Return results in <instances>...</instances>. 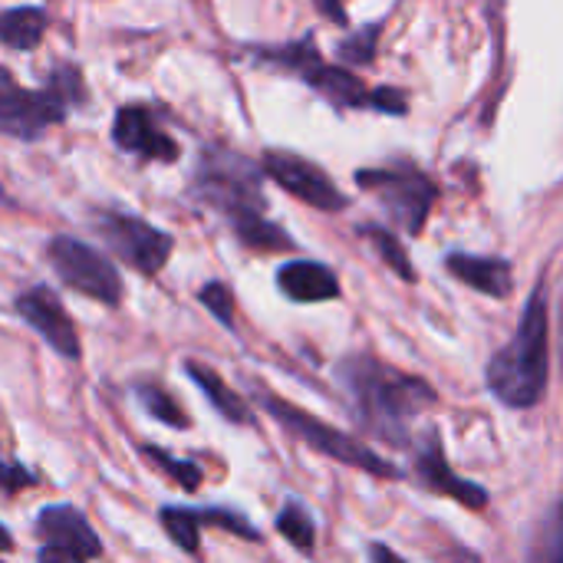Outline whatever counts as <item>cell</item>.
Instances as JSON below:
<instances>
[{"label":"cell","instance_id":"obj_11","mask_svg":"<svg viewBox=\"0 0 563 563\" xmlns=\"http://www.w3.org/2000/svg\"><path fill=\"white\" fill-rule=\"evenodd\" d=\"M13 307H16L20 320H23L36 336H43V343H46L56 356L73 360V363L82 356V343H79L76 323H73V317L66 313V307L59 303V297H56L49 287L36 284V287L23 290V294L13 300Z\"/></svg>","mask_w":563,"mask_h":563},{"label":"cell","instance_id":"obj_23","mask_svg":"<svg viewBox=\"0 0 563 563\" xmlns=\"http://www.w3.org/2000/svg\"><path fill=\"white\" fill-rule=\"evenodd\" d=\"M277 531L280 538H287L297 551H313L317 544V525L310 518V511L300 501H287L277 515Z\"/></svg>","mask_w":563,"mask_h":563},{"label":"cell","instance_id":"obj_14","mask_svg":"<svg viewBox=\"0 0 563 563\" xmlns=\"http://www.w3.org/2000/svg\"><path fill=\"white\" fill-rule=\"evenodd\" d=\"M416 478L426 492L432 495H445L459 505H465L468 511H485L488 508V492L468 478H459L452 468H449V459H445V449H442V439H439V429L426 432L419 452H416Z\"/></svg>","mask_w":563,"mask_h":563},{"label":"cell","instance_id":"obj_20","mask_svg":"<svg viewBox=\"0 0 563 563\" xmlns=\"http://www.w3.org/2000/svg\"><path fill=\"white\" fill-rule=\"evenodd\" d=\"M356 234H360L363 241L373 244V251L383 257V264H386L399 280H406V284H416V280H419V274H416V267H412V257H409L406 244H402L389 228L373 224V221H363V224H356Z\"/></svg>","mask_w":563,"mask_h":563},{"label":"cell","instance_id":"obj_19","mask_svg":"<svg viewBox=\"0 0 563 563\" xmlns=\"http://www.w3.org/2000/svg\"><path fill=\"white\" fill-rule=\"evenodd\" d=\"M49 26V13L36 3L3 7L0 10V43L16 53H30L43 43Z\"/></svg>","mask_w":563,"mask_h":563},{"label":"cell","instance_id":"obj_1","mask_svg":"<svg viewBox=\"0 0 563 563\" xmlns=\"http://www.w3.org/2000/svg\"><path fill=\"white\" fill-rule=\"evenodd\" d=\"M188 198L218 211L234 231L238 244L261 254L294 251V238L267 218L264 172L228 145H205L191 172Z\"/></svg>","mask_w":563,"mask_h":563},{"label":"cell","instance_id":"obj_27","mask_svg":"<svg viewBox=\"0 0 563 563\" xmlns=\"http://www.w3.org/2000/svg\"><path fill=\"white\" fill-rule=\"evenodd\" d=\"M538 563H563V534H561V511H551L548 521V534H544V558H538Z\"/></svg>","mask_w":563,"mask_h":563},{"label":"cell","instance_id":"obj_16","mask_svg":"<svg viewBox=\"0 0 563 563\" xmlns=\"http://www.w3.org/2000/svg\"><path fill=\"white\" fill-rule=\"evenodd\" d=\"M445 271L468 284L472 290L495 297V300H508L515 290V267L505 257H485V254H468V251H452L445 257Z\"/></svg>","mask_w":563,"mask_h":563},{"label":"cell","instance_id":"obj_18","mask_svg":"<svg viewBox=\"0 0 563 563\" xmlns=\"http://www.w3.org/2000/svg\"><path fill=\"white\" fill-rule=\"evenodd\" d=\"M185 376L201 389V396L211 402V409L221 416V419H228V422H234V426H244V422H251V406L211 369V366H205V363H198V360H188L185 363Z\"/></svg>","mask_w":563,"mask_h":563},{"label":"cell","instance_id":"obj_28","mask_svg":"<svg viewBox=\"0 0 563 563\" xmlns=\"http://www.w3.org/2000/svg\"><path fill=\"white\" fill-rule=\"evenodd\" d=\"M313 7H317V13L327 16L330 23L350 26V16H346V10H343V0H313Z\"/></svg>","mask_w":563,"mask_h":563},{"label":"cell","instance_id":"obj_7","mask_svg":"<svg viewBox=\"0 0 563 563\" xmlns=\"http://www.w3.org/2000/svg\"><path fill=\"white\" fill-rule=\"evenodd\" d=\"M360 191H366L386 218L402 228L406 234H422L435 201H439V185L432 175H426L416 162L396 158L389 165H373L356 172Z\"/></svg>","mask_w":563,"mask_h":563},{"label":"cell","instance_id":"obj_9","mask_svg":"<svg viewBox=\"0 0 563 563\" xmlns=\"http://www.w3.org/2000/svg\"><path fill=\"white\" fill-rule=\"evenodd\" d=\"M46 257H49L53 274L63 280V287H69V290H76V294L102 303V307L122 303V297H125L122 274L92 244L69 238V234H53L46 244Z\"/></svg>","mask_w":563,"mask_h":563},{"label":"cell","instance_id":"obj_24","mask_svg":"<svg viewBox=\"0 0 563 563\" xmlns=\"http://www.w3.org/2000/svg\"><path fill=\"white\" fill-rule=\"evenodd\" d=\"M168 478H175V485L178 488H185V492H198L201 488V482H205V472L195 465V462H181V459H175V455H168L165 449H158V445H145L142 449Z\"/></svg>","mask_w":563,"mask_h":563},{"label":"cell","instance_id":"obj_29","mask_svg":"<svg viewBox=\"0 0 563 563\" xmlns=\"http://www.w3.org/2000/svg\"><path fill=\"white\" fill-rule=\"evenodd\" d=\"M369 561L373 563H409V561H402L393 548H386V544H369Z\"/></svg>","mask_w":563,"mask_h":563},{"label":"cell","instance_id":"obj_6","mask_svg":"<svg viewBox=\"0 0 563 563\" xmlns=\"http://www.w3.org/2000/svg\"><path fill=\"white\" fill-rule=\"evenodd\" d=\"M254 399H257V406H261L274 422H280V429H284L290 439L303 442V445L313 449L317 455H327V459H333V462H340V465H346V468L366 472V475H373V478H386V482H399V478H402V468L393 465V462H386V459H383L379 452H373L366 442H360V439L340 432L336 426H330V422L310 416L307 409H297V406L287 402L284 396L254 386Z\"/></svg>","mask_w":563,"mask_h":563},{"label":"cell","instance_id":"obj_10","mask_svg":"<svg viewBox=\"0 0 563 563\" xmlns=\"http://www.w3.org/2000/svg\"><path fill=\"white\" fill-rule=\"evenodd\" d=\"M257 165H261L264 178L280 185L290 198L310 205L313 211L340 214L350 208V195L340 191L333 175L327 168H320L317 162H310L307 155H297L290 148H267Z\"/></svg>","mask_w":563,"mask_h":563},{"label":"cell","instance_id":"obj_17","mask_svg":"<svg viewBox=\"0 0 563 563\" xmlns=\"http://www.w3.org/2000/svg\"><path fill=\"white\" fill-rule=\"evenodd\" d=\"M277 287L287 300L294 303H327V300H340V277L330 264L323 261H287L277 271Z\"/></svg>","mask_w":563,"mask_h":563},{"label":"cell","instance_id":"obj_26","mask_svg":"<svg viewBox=\"0 0 563 563\" xmlns=\"http://www.w3.org/2000/svg\"><path fill=\"white\" fill-rule=\"evenodd\" d=\"M33 482H36L33 472H26L20 462H3V459H0V492H3V495H16V492L30 488Z\"/></svg>","mask_w":563,"mask_h":563},{"label":"cell","instance_id":"obj_21","mask_svg":"<svg viewBox=\"0 0 563 563\" xmlns=\"http://www.w3.org/2000/svg\"><path fill=\"white\" fill-rule=\"evenodd\" d=\"M379 36H383V20H373L360 30H353L350 36H343L333 53L343 66H369L379 53Z\"/></svg>","mask_w":563,"mask_h":563},{"label":"cell","instance_id":"obj_22","mask_svg":"<svg viewBox=\"0 0 563 563\" xmlns=\"http://www.w3.org/2000/svg\"><path fill=\"white\" fill-rule=\"evenodd\" d=\"M135 396H139L142 409H145L155 422H162V426H168V429H188V426H191L188 416H185V409L175 402V396H172L168 389H162V386H155V383H139V386H135Z\"/></svg>","mask_w":563,"mask_h":563},{"label":"cell","instance_id":"obj_12","mask_svg":"<svg viewBox=\"0 0 563 563\" xmlns=\"http://www.w3.org/2000/svg\"><path fill=\"white\" fill-rule=\"evenodd\" d=\"M112 142L115 148L142 158V162H162L175 165L181 158V145L162 129L158 115L145 102H129L112 119Z\"/></svg>","mask_w":563,"mask_h":563},{"label":"cell","instance_id":"obj_5","mask_svg":"<svg viewBox=\"0 0 563 563\" xmlns=\"http://www.w3.org/2000/svg\"><path fill=\"white\" fill-rule=\"evenodd\" d=\"M280 69L307 82L320 99H327L336 109H369L379 115H409V96L396 86L373 89L366 79H360L350 66L323 63L313 33H303L300 40H290L280 59Z\"/></svg>","mask_w":563,"mask_h":563},{"label":"cell","instance_id":"obj_3","mask_svg":"<svg viewBox=\"0 0 563 563\" xmlns=\"http://www.w3.org/2000/svg\"><path fill=\"white\" fill-rule=\"evenodd\" d=\"M485 379L492 396L508 409H534L544 402L551 379V307L544 280L531 290L515 336L492 356Z\"/></svg>","mask_w":563,"mask_h":563},{"label":"cell","instance_id":"obj_2","mask_svg":"<svg viewBox=\"0 0 563 563\" xmlns=\"http://www.w3.org/2000/svg\"><path fill=\"white\" fill-rule=\"evenodd\" d=\"M336 383L353 402V416L363 432L406 449L412 426L439 402L435 389L412 373H402L369 353H350L336 363Z\"/></svg>","mask_w":563,"mask_h":563},{"label":"cell","instance_id":"obj_25","mask_svg":"<svg viewBox=\"0 0 563 563\" xmlns=\"http://www.w3.org/2000/svg\"><path fill=\"white\" fill-rule=\"evenodd\" d=\"M198 303H201L224 330H234V290H231L224 280H208V284L198 290Z\"/></svg>","mask_w":563,"mask_h":563},{"label":"cell","instance_id":"obj_13","mask_svg":"<svg viewBox=\"0 0 563 563\" xmlns=\"http://www.w3.org/2000/svg\"><path fill=\"white\" fill-rule=\"evenodd\" d=\"M158 525L165 528V534L185 551V554H198L201 548V528H221L241 541L261 544V531L231 508H185V505H165L158 511Z\"/></svg>","mask_w":563,"mask_h":563},{"label":"cell","instance_id":"obj_15","mask_svg":"<svg viewBox=\"0 0 563 563\" xmlns=\"http://www.w3.org/2000/svg\"><path fill=\"white\" fill-rule=\"evenodd\" d=\"M36 538L43 541V548L73 554L79 561H96L102 554V541L92 531V525L82 518L79 508L73 505H46L33 525Z\"/></svg>","mask_w":563,"mask_h":563},{"label":"cell","instance_id":"obj_8","mask_svg":"<svg viewBox=\"0 0 563 563\" xmlns=\"http://www.w3.org/2000/svg\"><path fill=\"white\" fill-rule=\"evenodd\" d=\"M89 221L106 247L142 277H158L175 251V238L168 231L125 208H92Z\"/></svg>","mask_w":563,"mask_h":563},{"label":"cell","instance_id":"obj_31","mask_svg":"<svg viewBox=\"0 0 563 563\" xmlns=\"http://www.w3.org/2000/svg\"><path fill=\"white\" fill-rule=\"evenodd\" d=\"M0 551H13V534L0 525Z\"/></svg>","mask_w":563,"mask_h":563},{"label":"cell","instance_id":"obj_4","mask_svg":"<svg viewBox=\"0 0 563 563\" xmlns=\"http://www.w3.org/2000/svg\"><path fill=\"white\" fill-rule=\"evenodd\" d=\"M89 92L76 63H56L40 89L20 86V79L0 66V135L33 142L46 129L69 119L73 109L86 106Z\"/></svg>","mask_w":563,"mask_h":563},{"label":"cell","instance_id":"obj_30","mask_svg":"<svg viewBox=\"0 0 563 563\" xmlns=\"http://www.w3.org/2000/svg\"><path fill=\"white\" fill-rule=\"evenodd\" d=\"M36 561H40V563H86V561H79V558H73V554H63V551H53V548H43Z\"/></svg>","mask_w":563,"mask_h":563}]
</instances>
